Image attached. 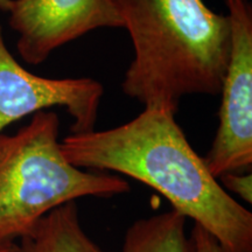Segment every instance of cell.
<instances>
[{"label":"cell","instance_id":"9c48e42d","mask_svg":"<svg viewBox=\"0 0 252 252\" xmlns=\"http://www.w3.org/2000/svg\"><path fill=\"white\" fill-rule=\"evenodd\" d=\"M217 180H220V186L224 189L238 195L242 200L252 203V175L247 172H229L220 175Z\"/></svg>","mask_w":252,"mask_h":252},{"label":"cell","instance_id":"3957f363","mask_svg":"<svg viewBox=\"0 0 252 252\" xmlns=\"http://www.w3.org/2000/svg\"><path fill=\"white\" fill-rule=\"evenodd\" d=\"M59 131L58 113L42 110L17 133H0V245L13 244L62 204L130 190L124 179L69 162Z\"/></svg>","mask_w":252,"mask_h":252},{"label":"cell","instance_id":"8992f818","mask_svg":"<svg viewBox=\"0 0 252 252\" xmlns=\"http://www.w3.org/2000/svg\"><path fill=\"white\" fill-rule=\"evenodd\" d=\"M8 13L19 54L34 65L97 28H124L118 0H12Z\"/></svg>","mask_w":252,"mask_h":252},{"label":"cell","instance_id":"5b68a950","mask_svg":"<svg viewBox=\"0 0 252 252\" xmlns=\"http://www.w3.org/2000/svg\"><path fill=\"white\" fill-rule=\"evenodd\" d=\"M104 89L93 78H47L28 71L11 54L0 26V133L12 123L62 106L71 133L94 130Z\"/></svg>","mask_w":252,"mask_h":252},{"label":"cell","instance_id":"7c38bea8","mask_svg":"<svg viewBox=\"0 0 252 252\" xmlns=\"http://www.w3.org/2000/svg\"><path fill=\"white\" fill-rule=\"evenodd\" d=\"M14 245H15V243L0 245V252H13Z\"/></svg>","mask_w":252,"mask_h":252},{"label":"cell","instance_id":"52a82bcc","mask_svg":"<svg viewBox=\"0 0 252 252\" xmlns=\"http://www.w3.org/2000/svg\"><path fill=\"white\" fill-rule=\"evenodd\" d=\"M13 252H106L81 225L75 201L64 203L42 217L30 230Z\"/></svg>","mask_w":252,"mask_h":252},{"label":"cell","instance_id":"277c9868","mask_svg":"<svg viewBox=\"0 0 252 252\" xmlns=\"http://www.w3.org/2000/svg\"><path fill=\"white\" fill-rule=\"evenodd\" d=\"M231 46L220 93L219 127L203 158L214 178L245 172L252 163V9L248 0H225Z\"/></svg>","mask_w":252,"mask_h":252},{"label":"cell","instance_id":"ba28073f","mask_svg":"<svg viewBox=\"0 0 252 252\" xmlns=\"http://www.w3.org/2000/svg\"><path fill=\"white\" fill-rule=\"evenodd\" d=\"M187 219L176 210L137 220L126 231L121 252H195Z\"/></svg>","mask_w":252,"mask_h":252},{"label":"cell","instance_id":"30bf717a","mask_svg":"<svg viewBox=\"0 0 252 252\" xmlns=\"http://www.w3.org/2000/svg\"><path fill=\"white\" fill-rule=\"evenodd\" d=\"M190 236L195 245V252H220L215 237L201 225L194 224Z\"/></svg>","mask_w":252,"mask_h":252},{"label":"cell","instance_id":"8fae6325","mask_svg":"<svg viewBox=\"0 0 252 252\" xmlns=\"http://www.w3.org/2000/svg\"><path fill=\"white\" fill-rule=\"evenodd\" d=\"M12 0H0V11L8 12L11 8Z\"/></svg>","mask_w":252,"mask_h":252},{"label":"cell","instance_id":"6da1fadb","mask_svg":"<svg viewBox=\"0 0 252 252\" xmlns=\"http://www.w3.org/2000/svg\"><path fill=\"white\" fill-rule=\"evenodd\" d=\"M60 145L78 168L117 172L156 189L212 234L220 252H252V213L210 174L174 113L145 108L117 127L71 133Z\"/></svg>","mask_w":252,"mask_h":252},{"label":"cell","instance_id":"7a4b0ae2","mask_svg":"<svg viewBox=\"0 0 252 252\" xmlns=\"http://www.w3.org/2000/svg\"><path fill=\"white\" fill-rule=\"evenodd\" d=\"M134 56L125 94L176 113L182 97L220 93L231 46L226 15L203 0H118Z\"/></svg>","mask_w":252,"mask_h":252}]
</instances>
